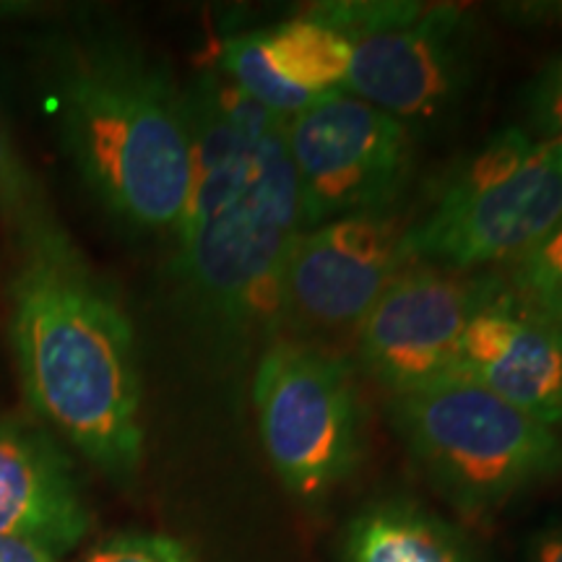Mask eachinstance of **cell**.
<instances>
[{
    "label": "cell",
    "instance_id": "cell-1",
    "mask_svg": "<svg viewBox=\"0 0 562 562\" xmlns=\"http://www.w3.org/2000/svg\"><path fill=\"white\" fill-rule=\"evenodd\" d=\"M9 339L34 414L112 482L128 484L144 459L136 334L58 222L19 235Z\"/></svg>",
    "mask_w": 562,
    "mask_h": 562
},
{
    "label": "cell",
    "instance_id": "cell-2",
    "mask_svg": "<svg viewBox=\"0 0 562 562\" xmlns=\"http://www.w3.org/2000/svg\"><path fill=\"white\" fill-rule=\"evenodd\" d=\"M47 112L63 151L112 220L172 232L191 193V133L167 63L117 30L63 42L47 66Z\"/></svg>",
    "mask_w": 562,
    "mask_h": 562
},
{
    "label": "cell",
    "instance_id": "cell-3",
    "mask_svg": "<svg viewBox=\"0 0 562 562\" xmlns=\"http://www.w3.org/2000/svg\"><path fill=\"white\" fill-rule=\"evenodd\" d=\"M300 232L284 138L240 193L175 232V297L216 357L240 362L279 339L286 258Z\"/></svg>",
    "mask_w": 562,
    "mask_h": 562
},
{
    "label": "cell",
    "instance_id": "cell-4",
    "mask_svg": "<svg viewBox=\"0 0 562 562\" xmlns=\"http://www.w3.org/2000/svg\"><path fill=\"white\" fill-rule=\"evenodd\" d=\"M389 419L422 480L469 521L562 480V435L459 372L389 398Z\"/></svg>",
    "mask_w": 562,
    "mask_h": 562
},
{
    "label": "cell",
    "instance_id": "cell-5",
    "mask_svg": "<svg viewBox=\"0 0 562 562\" xmlns=\"http://www.w3.org/2000/svg\"><path fill=\"white\" fill-rule=\"evenodd\" d=\"M562 220V140L510 125L456 161L406 220L414 263L453 273L513 266Z\"/></svg>",
    "mask_w": 562,
    "mask_h": 562
},
{
    "label": "cell",
    "instance_id": "cell-6",
    "mask_svg": "<svg viewBox=\"0 0 562 562\" xmlns=\"http://www.w3.org/2000/svg\"><path fill=\"white\" fill-rule=\"evenodd\" d=\"M305 11L349 40L344 89L406 128L440 121L480 79L484 30L469 5L328 0Z\"/></svg>",
    "mask_w": 562,
    "mask_h": 562
},
{
    "label": "cell",
    "instance_id": "cell-7",
    "mask_svg": "<svg viewBox=\"0 0 562 562\" xmlns=\"http://www.w3.org/2000/svg\"><path fill=\"white\" fill-rule=\"evenodd\" d=\"M258 438L281 487L318 510L360 472L368 409L357 368L318 341L279 336L256 360Z\"/></svg>",
    "mask_w": 562,
    "mask_h": 562
},
{
    "label": "cell",
    "instance_id": "cell-8",
    "mask_svg": "<svg viewBox=\"0 0 562 562\" xmlns=\"http://www.w3.org/2000/svg\"><path fill=\"white\" fill-rule=\"evenodd\" d=\"M302 229L391 211L414 170L412 128L347 89H334L284 125Z\"/></svg>",
    "mask_w": 562,
    "mask_h": 562
},
{
    "label": "cell",
    "instance_id": "cell-9",
    "mask_svg": "<svg viewBox=\"0 0 562 562\" xmlns=\"http://www.w3.org/2000/svg\"><path fill=\"white\" fill-rule=\"evenodd\" d=\"M406 220L396 209L351 214L302 229L284 271L281 336L318 341L355 334L404 271Z\"/></svg>",
    "mask_w": 562,
    "mask_h": 562
},
{
    "label": "cell",
    "instance_id": "cell-10",
    "mask_svg": "<svg viewBox=\"0 0 562 562\" xmlns=\"http://www.w3.org/2000/svg\"><path fill=\"white\" fill-rule=\"evenodd\" d=\"M492 277L406 263L355 328V362L389 398L456 375L459 344Z\"/></svg>",
    "mask_w": 562,
    "mask_h": 562
},
{
    "label": "cell",
    "instance_id": "cell-11",
    "mask_svg": "<svg viewBox=\"0 0 562 562\" xmlns=\"http://www.w3.org/2000/svg\"><path fill=\"white\" fill-rule=\"evenodd\" d=\"M456 372L552 430L562 427V326L497 277L463 328Z\"/></svg>",
    "mask_w": 562,
    "mask_h": 562
},
{
    "label": "cell",
    "instance_id": "cell-12",
    "mask_svg": "<svg viewBox=\"0 0 562 562\" xmlns=\"http://www.w3.org/2000/svg\"><path fill=\"white\" fill-rule=\"evenodd\" d=\"M91 529L74 461L50 430L0 419V537H19L63 558Z\"/></svg>",
    "mask_w": 562,
    "mask_h": 562
},
{
    "label": "cell",
    "instance_id": "cell-13",
    "mask_svg": "<svg viewBox=\"0 0 562 562\" xmlns=\"http://www.w3.org/2000/svg\"><path fill=\"white\" fill-rule=\"evenodd\" d=\"M341 562H490L459 524L412 497L364 503L344 526Z\"/></svg>",
    "mask_w": 562,
    "mask_h": 562
},
{
    "label": "cell",
    "instance_id": "cell-14",
    "mask_svg": "<svg viewBox=\"0 0 562 562\" xmlns=\"http://www.w3.org/2000/svg\"><path fill=\"white\" fill-rule=\"evenodd\" d=\"M261 37L271 66L292 87L313 97L344 89L351 63L349 40L305 9L269 30H261Z\"/></svg>",
    "mask_w": 562,
    "mask_h": 562
},
{
    "label": "cell",
    "instance_id": "cell-15",
    "mask_svg": "<svg viewBox=\"0 0 562 562\" xmlns=\"http://www.w3.org/2000/svg\"><path fill=\"white\" fill-rule=\"evenodd\" d=\"M214 66L222 70L227 79L281 121H292L302 110H307L318 97L307 94L292 87L277 68L271 66L269 53H266L261 30H250L240 34H229L222 40L216 50Z\"/></svg>",
    "mask_w": 562,
    "mask_h": 562
},
{
    "label": "cell",
    "instance_id": "cell-16",
    "mask_svg": "<svg viewBox=\"0 0 562 562\" xmlns=\"http://www.w3.org/2000/svg\"><path fill=\"white\" fill-rule=\"evenodd\" d=\"M505 284L524 305L562 326V220L524 258L508 266Z\"/></svg>",
    "mask_w": 562,
    "mask_h": 562
},
{
    "label": "cell",
    "instance_id": "cell-17",
    "mask_svg": "<svg viewBox=\"0 0 562 562\" xmlns=\"http://www.w3.org/2000/svg\"><path fill=\"white\" fill-rule=\"evenodd\" d=\"M0 216L13 224L16 235L50 220L40 186L34 182L26 161L21 159L3 117H0Z\"/></svg>",
    "mask_w": 562,
    "mask_h": 562
},
{
    "label": "cell",
    "instance_id": "cell-18",
    "mask_svg": "<svg viewBox=\"0 0 562 562\" xmlns=\"http://www.w3.org/2000/svg\"><path fill=\"white\" fill-rule=\"evenodd\" d=\"M526 125L537 138H562V50L547 58L521 94Z\"/></svg>",
    "mask_w": 562,
    "mask_h": 562
},
{
    "label": "cell",
    "instance_id": "cell-19",
    "mask_svg": "<svg viewBox=\"0 0 562 562\" xmlns=\"http://www.w3.org/2000/svg\"><path fill=\"white\" fill-rule=\"evenodd\" d=\"M81 562H199L180 539L157 531H123L102 539Z\"/></svg>",
    "mask_w": 562,
    "mask_h": 562
},
{
    "label": "cell",
    "instance_id": "cell-20",
    "mask_svg": "<svg viewBox=\"0 0 562 562\" xmlns=\"http://www.w3.org/2000/svg\"><path fill=\"white\" fill-rule=\"evenodd\" d=\"M526 562H562V521L542 524L533 529L524 547Z\"/></svg>",
    "mask_w": 562,
    "mask_h": 562
},
{
    "label": "cell",
    "instance_id": "cell-21",
    "mask_svg": "<svg viewBox=\"0 0 562 562\" xmlns=\"http://www.w3.org/2000/svg\"><path fill=\"white\" fill-rule=\"evenodd\" d=\"M503 16L521 26H554L562 24V3H508Z\"/></svg>",
    "mask_w": 562,
    "mask_h": 562
},
{
    "label": "cell",
    "instance_id": "cell-22",
    "mask_svg": "<svg viewBox=\"0 0 562 562\" xmlns=\"http://www.w3.org/2000/svg\"><path fill=\"white\" fill-rule=\"evenodd\" d=\"M0 562H60V558L30 539L0 537Z\"/></svg>",
    "mask_w": 562,
    "mask_h": 562
},
{
    "label": "cell",
    "instance_id": "cell-23",
    "mask_svg": "<svg viewBox=\"0 0 562 562\" xmlns=\"http://www.w3.org/2000/svg\"><path fill=\"white\" fill-rule=\"evenodd\" d=\"M560 140H562V138H560Z\"/></svg>",
    "mask_w": 562,
    "mask_h": 562
}]
</instances>
